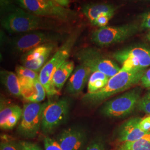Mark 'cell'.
<instances>
[{
  "mask_svg": "<svg viewBox=\"0 0 150 150\" xmlns=\"http://www.w3.org/2000/svg\"><path fill=\"white\" fill-rule=\"evenodd\" d=\"M145 69L121 70L110 77L107 85L101 90L93 93H87L82 98V101L90 107L96 106L106 101L111 97L127 91L137 85L144 74Z\"/></svg>",
  "mask_w": 150,
  "mask_h": 150,
  "instance_id": "6da1fadb",
  "label": "cell"
},
{
  "mask_svg": "<svg viewBox=\"0 0 150 150\" xmlns=\"http://www.w3.org/2000/svg\"><path fill=\"white\" fill-rule=\"evenodd\" d=\"M82 30V27H79L73 31L64 43L56 51L55 54L45 64L40 72L39 80L48 97H52L59 94L52 85V76L57 69L69 57L72 49Z\"/></svg>",
  "mask_w": 150,
  "mask_h": 150,
  "instance_id": "7a4b0ae2",
  "label": "cell"
},
{
  "mask_svg": "<svg viewBox=\"0 0 150 150\" xmlns=\"http://www.w3.org/2000/svg\"><path fill=\"white\" fill-rule=\"evenodd\" d=\"M1 24L2 27L10 33H26L52 28L48 22L40 16L18 8L3 17Z\"/></svg>",
  "mask_w": 150,
  "mask_h": 150,
  "instance_id": "3957f363",
  "label": "cell"
},
{
  "mask_svg": "<svg viewBox=\"0 0 150 150\" xmlns=\"http://www.w3.org/2000/svg\"><path fill=\"white\" fill-rule=\"evenodd\" d=\"M141 88L137 87L118 96L108 100L102 105L100 112L108 118H125L137 108L141 97Z\"/></svg>",
  "mask_w": 150,
  "mask_h": 150,
  "instance_id": "277c9868",
  "label": "cell"
},
{
  "mask_svg": "<svg viewBox=\"0 0 150 150\" xmlns=\"http://www.w3.org/2000/svg\"><path fill=\"white\" fill-rule=\"evenodd\" d=\"M26 11L38 16L57 18L61 21L70 22L77 17V12L58 5L52 0H18Z\"/></svg>",
  "mask_w": 150,
  "mask_h": 150,
  "instance_id": "5b68a950",
  "label": "cell"
},
{
  "mask_svg": "<svg viewBox=\"0 0 150 150\" xmlns=\"http://www.w3.org/2000/svg\"><path fill=\"white\" fill-rule=\"evenodd\" d=\"M141 30V26L136 23L101 27L91 33V41L100 47H108L122 42Z\"/></svg>",
  "mask_w": 150,
  "mask_h": 150,
  "instance_id": "8992f818",
  "label": "cell"
},
{
  "mask_svg": "<svg viewBox=\"0 0 150 150\" xmlns=\"http://www.w3.org/2000/svg\"><path fill=\"white\" fill-rule=\"evenodd\" d=\"M76 57L80 64H84L89 67L92 72H101L110 78L117 74L121 70L115 62L93 47L81 48L76 52Z\"/></svg>",
  "mask_w": 150,
  "mask_h": 150,
  "instance_id": "52a82bcc",
  "label": "cell"
},
{
  "mask_svg": "<svg viewBox=\"0 0 150 150\" xmlns=\"http://www.w3.org/2000/svg\"><path fill=\"white\" fill-rule=\"evenodd\" d=\"M112 57L122 65L121 70L146 69L150 66V48L142 45L130 46L114 52Z\"/></svg>",
  "mask_w": 150,
  "mask_h": 150,
  "instance_id": "ba28073f",
  "label": "cell"
},
{
  "mask_svg": "<svg viewBox=\"0 0 150 150\" xmlns=\"http://www.w3.org/2000/svg\"><path fill=\"white\" fill-rule=\"evenodd\" d=\"M47 102H28L22 108L21 121L17 132L23 137L32 139L38 135L41 128L42 116Z\"/></svg>",
  "mask_w": 150,
  "mask_h": 150,
  "instance_id": "9c48e42d",
  "label": "cell"
},
{
  "mask_svg": "<svg viewBox=\"0 0 150 150\" xmlns=\"http://www.w3.org/2000/svg\"><path fill=\"white\" fill-rule=\"evenodd\" d=\"M62 38H63L62 35L59 33L36 30L26 32L12 38L10 41V46L14 52L24 54L43 44L57 42Z\"/></svg>",
  "mask_w": 150,
  "mask_h": 150,
  "instance_id": "30bf717a",
  "label": "cell"
},
{
  "mask_svg": "<svg viewBox=\"0 0 150 150\" xmlns=\"http://www.w3.org/2000/svg\"><path fill=\"white\" fill-rule=\"evenodd\" d=\"M70 107L69 100L66 98L48 103L42 113L41 128L42 132L45 134L52 133L64 123L68 117Z\"/></svg>",
  "mask_w": 150,
  "mask_h": 150,
  "instance_id": "8fae6325",
  "label": "cell"
},
{
  "mask_svg": "<svg viewBox=\"0 0 150 150\" xmlns=\"http://www.w3.org/2000/svg\"><path fill=\"white\" fill-rule=\"evenodd\" d=\"M56 47V42L40 45L22 55V66L40 73Z\"/></svg>",
  "mask_w": 150,
  "mask_h": 150,
  "instance_id": "7c38bea8",
  "label": "cell"
},
{
  "mask_svg": "<svg viewBox=\"0 0 150 150\" xmlns=\"http://www.w3.org/2000/svg\"><path fill=\"white\" fill-rule=\"evenodd\" d=\"M87 139V134L83 129L71 127L61 132L56 141L62 150H84Z\"/></svg>",
  "mask_w": 150,
  "mask_h": 150,
  "instance_id": "4fadbf2b",
  "label": "cell"
},
{
  "mask_svg": "<svg viewBox=\"0 0 150 150\" xmlns=\"http://www.w3.org/2000/svg\"><path fill=\"white\" fill-rule=\"evenodd\" d=\"M141 118L132 117L123 122L117 129V140L121 144L141 139L147 134L139 128ZM149 133V132H148Z\"/></svg>",
  "mask_w": 150,
  "mask_h": 150,
  "instance_id": "5bb4252c",
  "label": "cell"
},
{
  "mask_svg": "<svg viewBox=\"0 0 150 150\" xmlns=\"http://www.w3.org/2000/svg\"><path fill=\"white\" fill-rule=\"evenodd\" d=\"M92 73V70L85 65L80 64L77 66L68 80L66 91L71 95L80 93L88 83Z\"/></svg>",
  "mask_w": 150,
  "mask_h": 150,
  "instance_id": "9a60e30c",
  "label": "cell"
},
{
  "mask_svg": "<svg viewBox=\"0 0 150 150\" xmlns=\"http://www.w3.org/2000/svg\"><path fill=\"white\" fill-rule=\"evenodd\" d=\"M22 108L13 103L1 102L0 127L1 129L10 130L15 126L21 118Z\"/></svg>",
  "mask_w": 150,
  "mask_h": 150,
  "instance_id": "2e32d148",
  "label": "cell"
},
{
  "mask_svg": "<svg viewBox=\"0 0 150 150\" xmlns=\"http://www.w3.org/2000/svg\"><path fill=\"white\" fill-rule=\"evenodd\" d=\"M117 7L108 4H87L82 8V11L88 21L92 24L97 17L106 15L112 17Z\"/></svg>",
  "mask_w": 150,
  "mask_h": 150,
  "instance_id": "e0dca14e",
  "label": "cell"
},
{
  "mask_svg": "<svg viewBox=\"0 0 150 150\" xmlns=\"http://www.w3.org/2000/svg\"><path fill=\"white\" fill-rule=\"evenodd\" d=\"M74 69V62L71 60H67L54 73L52 78V83L54 88L59 93L70 78Z\"/></svg>",
  "mask_w": 150,
  "mask_h": 150,
  "instance_id": "ac0fdd59",
  "label": "cell"
},
{
  "mask_svg": "<svg viewBox=\"0 0 150 150\" xmlns=\"http://www.w3.org/2000/svg\"><path fill=\"white\" fill-rule=\"evenodd\" d=\"M1 81L7 91L12 96H21V88L18 77L14 72L3 70L1 71Z\"/></svg>",
  "mask_w": 150,
  "mask_h": 150,
  "instance_id": "d6986e66",
  "label": "cell"
},
{
  "mask_svg": "<svg viewBox=\"0 0 150 150\" xmlns=\"http://www.w3.org/2000/svg\"><path fill=\"white\" fill-rule=\"evenodd\" d=\"M46 92L40 80L36 81L32 86L21 88V96L29 102H41L44 100Z\"/></svg>",
  "mask_w": 150,
  "mask_h": 150,
  "instance_id": "ffe728a7",
  "label": "cell"
},
{
  "mask_svg": "<svg viewBox=\"0 0 150 150\" xmlns=\"http://www.w3.org/2000/svg\"><path fill=\"white\" fill-rule=\"evenodd\" d=\"M16 72L21 88L32 86L36 81L39 80V73L22 65L17 66Z\"/></svg>",
  "mask_w": 150,
  "mask_h": 150,
  "instance_id": "44dd1931",
  "label": "cell"
},
{
  "mask_svg": "<svg viewBox=\"0 0 150 150\" xmlns=\"http://www.w3.org/2000/svg\"><path fill=\"white\" fill-rule=\"evenodd\" d=\"M109 79L108 76L101 72H93L87 83V93H93L100 91L107 85Z\"/></svg>",
  "mask_w": 150,
  "mask_h": 150,
  "instance_id": "7402d4cb",
  "label": "cell"
},
{
  "mask_svg": "<svg viewBox=\"0 0 150 150\" xmlns=\"http://www.w3.org/2000/svg\"><path fill=\"white\" fill-rule=\"evenodd\" d=\"M113 150H150V132L138 140L122 143Z\"/></svg>",
  "mask_w": 150,
  "mask_h": 150,
  "instance_id": "603a6c76",
  "label": "cell"
},
{
  "mask_svg": "<svg viewBox=\"0 0 150 150\" xmlns=\"http://www.w3.org/2000/svg\"><path fill=\"white\" fill-rule=\"evenodd\" d=\"M0 150H20L17 142L11 137L3 135L1 137Z\"/></svg>",
  "mask_w": 150,
  "mask_h": 150,
  "instance_id": "cb8c5ba5",
  "label": "cell"
},
{
  "mask_svg": "<svg viewBox=\"0 0 150 150\" xmlns=\"http://www.w3.org/2000/svg\"><path fill=\"white\" fill-rule=\"evenodd\" d=\"M137 108L147 115L150 114V89L145 95L141 97L138 103Z\"/></svg>",
  "mask_w": 150,
  "mask_h": 150,
  "instance_id": "d4e9b609",
  "label": "cell"
},
{
  "mask_svg": "<svg viewBox=\"0 0 150 150\" xmlns=\"http://www.w3.org/2000/svg\"><path fill=\"white\" fill-rule=\"evenodd\" d=\"M106 143L101 137H96L92 139L84 150H106Z\"/></svg>",
  "mask_w": 150,
  "mask_h": 150,
  "instance_id": "484cf974",
  "label": "cell"
},
{
  "mask_svg": "<svg viewBox=\"0 0 150 150\" xmlns=\"http://www.w3.org/2000/svg\"><path fill=\"white\" fill-rule=\"evenodd\" d=\"M43 144L45 150H62L57 141L48 136L45 137Z\"/></svg>",
  "mask_w": 150,
  "mask_h": 150,
  "instance_id": "4316f807",
  "label": "cell"
},
{
  "mask_svg": "<svg viewBox=\"0 0 150 150\" xmlns=\"http://www.w3.org/2000/svg\"><path fill=\"white\" fill-rule=\"evenodd\" d=\"M17 144L20 150H42L38 145L25 141H19Z\"/></svg>",
  "mask_w": 150,
  "mask_h": 150,
  "instance_id": "83f0119b",
  "label": "cell"
},
{
  "mask_svg": "<svg viewBox=\"0 0 150 150\" xmlns=\"http://www.w3.org/2000/svg\"><path fill=\"white\" fill-rule=\"evenodd\" d=\"M112 17L110 16H108L106 15H102L101 16L97 17L96 19L95 20V21L93 22V25L97 26L100 27H106L107 25L109 20Z\"/></svg>",
  "mask_w": 150,
  "mask_h": 150,
  "instance_id": "f1b7e54d",
  "label": "cell"
},
{
  "mask_svg": "<svg viewBox=\"0 0 150 150\" xmlns=\"http://www.w3.org/2000/svg\"><path fill=\"white\" fill-rule=\"evenodd\" d=\"M139 127L146 132H150V114L144 118H141L139 122Z\"/></svg>",
  "mask_w": 150,
  "mask_h": 150,
  "instance_id": "f546056e",
  "label": "cell"
},
{
  "mask_svg": "<svg viewBox=\"0 0 150 150\" xmlns=\"http://www.w3.org/2000/svg\"><path fill=\"white\" fill-rule=\"evenodd\" d=\"M141 82L144 87L150 89V69L145 71L141 80Z\"/></svg>",
  "mask_w": 150,
  "mask_h": 150,
  "instance_id": "4dcf8cb0",
  "label": "cell"
},
{
  "mask_svg": "<svg viewBox=\"0 0 150 150\" xmlns=\"http://www.w3.org/2000/svg\"><path fill=\"white\" fill-rule=\"evenodd\" d=\"M140 26L142 30L150 28V11L144 15Z\"/></svg>",
  "mask_w": 150,
  "mask_h": 150,
  "instance_id": "1f68e13d",
  "label": "cell"
},
{
  "mask_svg": "<svg viewBox=\"0 0 150 150\" xmlns=\"http://www.w3.org/2000/svg\"><path fill=\"white\" fill-rule=\"evenodd\" d=\"M54 2L58 5L64 7H67L69 6L70 4V0H52Z\"/></svg>",
  "mask_w": 150,
  "mask_h": 150,
  "instance_id": "d6a6232c",
  "label": "cell"
},
{
  "mask_svg": "<svg viewBox=\"0 0 150 150\" xmlns=\"http://www.w3.org/2000/svg\"><path fill=\"white\" fill-rule=\"evenodd\" d=\"M134 1H150V0H131Z\"/></svg>",
  "mask_w": 150,
  "mask_h": 150,
  "instance_id": "836d02e7",
  "label": "cell"
},
{
  "mask_svg": "<svg viewBox=\"0 0 150 150\" xmlns=\"http://www.w3.org/2000/svg\"><path fill=\"white\" fill-rule=\"evenodd\" d=\"M147 39L149 40V41L150 42V35H147Z\"/></svg>",
  "mask_w": 150,
  "mask_h": 150,
  "instance_id": "e575fe53",
  "label": "cell"
},
{
  "mask_svg": "<svg viewBox=\"0 0 150 150\" xmlns=\"http://www.w3.org/2000/svg\"><path fill=\"white\" fill-rule=\"evenodd\" d=\"M148 35H150V31L149 32V33H148Z\"/></svg>",
  "mask_w": 150,
  "mask_h": 150,
  "instance_id": "d590c367",
  "label": "cell"
}]
</instances>
